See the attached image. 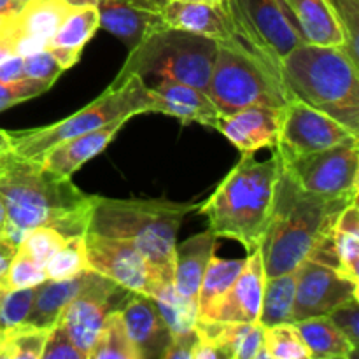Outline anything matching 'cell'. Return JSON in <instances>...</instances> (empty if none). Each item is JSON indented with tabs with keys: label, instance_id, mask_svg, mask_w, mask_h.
<instances>
[{
	"label": "cell",
	"instance_id": "cell-1",
	"mask_svg": "<svg viewBox=\"0 0 359 359\" xmlns=\"http://www.w3.org/2000/svg\"><path fill=\"white\" fill-rule=\"evenodd\" d=\"M0 196L7 212L6 235L18 245L25 231L37 226L56 228L67 238L84 235L93 205V196L72 179L11 149L0 156Z\"/></svg>",
	"mask_w": 359,
	"mask_h": 359
},
{
	"label": "cell",
	"instance_id": "cell-2",
	"mask_svg": "<svg viewBox=\"0 0 359 359\" xmlns=\"http://www.w3.org/2000/svg\"><path fill=\"white\" fill-rule=\"evenodd\" d=\"M354 200L358 198H330L304 191L280 161L272 216L259 244L265 279L294 272Z\"/></svg>",
	"mask_w": 359,
	"mask_h": 359
},
{
	"label": "cell",
	"instance_id": "cell-3",
	"mask_svg": "<svg viewBox=\"0 0 359 359\" xmlns=\"http://www.w3.org/2000/svg\"><path fill=\"white\" fill-rule=\"evenodd\" d=\"M279 172L280 156L276 149L265 161L242 154L212 195L198 203L209 230L217 238L241 242L248 252L258 249L272 216Z\"/></svg>",
	"mask_w": 359,
	"mask_h": 359
},
{
	"label": "cell",
	"instance_id": "cell-4",
	"mask_svg": "<svg viewBox=\"0 0 359 359\" xmlns=\"http://www.w3.org/2000/svg\"><path fill=\"white\" fill-rule=\"evenodd\" d=\"M342 48L302 42L279 62L291 98L326 112L359 133V74Z\"/></svg>",
	"mask_w": 359,
	"mask_h": 359
},
{
	"label": "cell",
	"instance_id": "cell-5",
	"mask_svg": "<svg viewBox=\"0 0 359 359\" xmlns=\"http://www.w3.org/2000/svg\"><path fill=\"white\" fill-rule=\"evenodd\" d=\"M198 203L168 200L105 198L93 195L86 231L135 245L146 258L174 276V251L182 221Z\"/></svg>",
	"mask_w": 359,
	"mask_h": 359
},
{
	"label": "cell",
	"instance_id": "cell-6",
	"mask_svg": "<svg viewBox=\"0 0 359 359\" xmlns=\"http://www.w3.org/2000/svg\"><path fill=\"white\" fill-rule=\"evenodd\" d=\"M146 112H154V95L142 77L137 74L116 77L100 97L76 114L48 126L7 132L9 147L18 156L41 160L46 151L62 140L102 128L118 119L128 121L133 116Z\"/></svg>",
	"mask_w": 359,
	"mask_h": 359
},
{
	"label": "cell",
	"instance_id": "cell-7",
	"mask_svg": "<svg viewBox=\"0 0 359 359\" xmlns=\"http://www.w3.org/2000/svg\"><path fill=\"white\" fill-rule=\"evenodd\" d=\"M217 49L212 39L165 27L130 49L118 77L137 74L146 84L168 79L207 91Z\"/></svg>",
	"mask_w": 359,
	"mask_h": 359
},
{
	"label": "cell",
	"instance_id": "cell-8",
	"mask_svg": "<svg viewBox=\"0 0 359 359\" xmlns=\"http://www.w3.org/2000/svg\"><path fill=\"white\" fill-rule=\"evenodd\" d=\"M205 93L221 116L252 105L286 107L291 98L279 74L269 65L251 53L221 44Z\"/></svg>",
	"mask_w": 359,
	"mask_h": 359
},
{
	"label": "cell",
	"instance_id": "cell-9",
	"mask_svg": "<svg viewBox=\"0 0 359 359\" xmlns=\"http://www.w3.org/2000/svg\"><path fill=\"white\" fill-rule=\"evenodd\" d=\"M242 46L280 76L279 62L304 42L283 0H228Z\"/></svg>",
	"mask_w": 359,
	"mask_h": 359
},
{
	"label": "cell",
	"instance_id": "cell-10",
	"mask_svg": "<svg viewBox=\"0 0 359 359\" xmlns=\"http://www.w3.org/2000/svg\"><path fill=\"white\" fill-rule=\"evenodd\" d=\"M88 266L132 293L154 298L174 276L142 255L133 244L84 231Z\"/></svg>",
	"mask_w": 359,
	"mask_h": 359
},
{
	"label": "cell",
	"instance_id": "cell-11",
	"mask_svg": "<svg viewBox=\"0 0 359 359\" xmlns=\"http://www.w3.org/2000/svg\"><path fill=\"white\" fill-rule=\"evenodd\" d=\"M280 161L304 191L330 198H358L359 144H342Z\"/></svg>",
	"mask_w": 359,
	"mask_h": 359
},
{
	"label": "cell",
	"instance_id": "cell-12",
	"mask_svg": "<svg viewBox=\"0 0 359 359\" xmlns=\"http://www.w3.org/2000/svg\"><path fill=\"white\" fill-rule=\"evenodd\" d=\"M359 133L326 112L311 107L298 98H290L284 109L283 125L276 147L283 160L330 149L342 144H358Z\"/></svg>",
	"mask_w": 359,
	"mask_h": 359
},
{
	"label": "cell",
	"instance_id": "cell-13",
	"mask_svg": "<svg viewBox=\"0 0 359 359\" xmlns=\"http://www.w3.org/2000/svg\"><path fill=\"white\" fill-rule=\"evenodd\" d=\"M132 291L125 290L114 280L90 270L84 286L69 302L58 323L67 330L77 349L88 359L91 346L111 312L121 311L123 305L132 297Z\"/></svg>",
	"mask_w": 359,
	"mask_h": 359
},
{
	"label": "cell",
	"instance_id": "cell-14",
	"mask_svg": "<svg viewBox=\"0 0 359 359\" xmlns=\"http://www.w3.org/2000/svg\"><path fill=\"white\" fill-rule=\"evenodd\" d=\"M77 4L79 0H27L16 14L0 21V39L20 56L46 49Z\"/></svg>",
	"mask_w": 359,
	"mask_h": 359
},
{
	"label": "cell",
	"instance_id": "cell-15",
	"mask_svg": "<svg viewBox=\"0 0 359 359\" xmlns=\"http://www.w3.org/2000/svg\"><path fill=\"white\" fill-rule=\"evenodd\" d=\"M359 298V284L339 270L304 259L297 269L293 323L326 316L339 305Z\"/></svg>",
	"mask_w": 359,
	"mask_h": 359
},
{
	"label": "cell",
	"instance_id": "cell-16",
	"mask_svg": "<svg viewBox=\"0 0 359 359\" xmlns=\"http://www.w3.org/2000/svg\"><path fill=\"white\" fill-rule=\"evenodd\" d=\"M100 28L121 39L128 49L165 28L161 6L167 0H93Z\"/></svg>",
	"mask_w": 359,
	"mask_h": 359
},
{
	"label": "cell",
	"instance_id": "cell-17",
	"mask_svg": "<svg viewBox=\"0 0 359 359\" xmlns=\"http://www.w3.org/2000/svg\"><path fill=\"white\" fill-rule=\"evenodd\" d=\"M161 16H163L167 27L191 32V34L212 39L221 46L248 51L235 34L228 7H217L202 2L167 0L161 6Z\"/></svg>",
	"mask_w": 359,
	"mask_h": 359
},
{
	"label": "cell",
	"instance_id": "cell-18",
	"mask_svg": "<svg viewBox=\"0 0 359 359\" xmlns=\"http://www.w3.org/2000/svg\"><path fill=\"white\" fill-rule=\"evenodd\" d=\"M286 107H252L241 109L233 114L221 116L216 130H219L242 154H255L259 149H272L279 139Z\"/></svg>",
	"mask_w": 359,
	"mask_h": 359
},
{
	"label": "cell",
	"instance_id": "cell-19",
	"mask_svg": "<svg viewBox=\"0 0 359 359\" xmlns=\"http://www.w3.org/2000/svg\"><path fill=\"white\" fill-rule=\"evenodd\" d=\"M119 312L140 359H161L172 344V333L161 318L154 298L133 293Z\"/></svg>",
	"mask_w": 359,
	"mask_h": 359
},
{
	"label": "cell",
	"instance_id": "cell-20",
	"mask_svg": "<svg viewBox=\"0 0 359 359\" xmlns=\"http://www.w3.org/2000/svg\"><path fill=\"white\" fill-rule=\"evenodd\" d=\"M263 287H265V269L258 248L248 252L237 280L221 300L212 321L258 323Z\"/></svg>",
	"mask_w": 359,
	"mask_h": 359
},
{
	"label": "cell",
	"instance_id": "cell-21",
	"mask_svg": "<svg viewBox=\"0 0 359 359\" xmlns=\"http://www.w3.org/2000/svg\"><path fill=\"white\" fill-rule=\"evenodd\" d=\"M154 95V112L174 116L182 123H200L216 128L219 111L205 91L177 81L161 79L147 84Z\"/></svg>",
	"mask_w": 359,
	"mask_h": 359
},
{
	"label": "cell",
	"instance_id": "cell-22",
	"mask_svg": "<svg viewBox=\"0 0 359 359\" xmlns=\"http://www.w3.org/2000/svg\"><path fill=\"white\" fill-rule=\"evenodd\" d=\"M125 125L126 119H118V121L109 123L102 128L62 140L56 146H53L51 149L46 151L39 161L46 168L56 172V174L72 177L74 172L79 170L91 158L100 154L114 140V137L118 135V132Z\"/></svg>",
	"mask_w": 359,
	"mask_h": 359
},
{
	"label": "cell",
	"instance_id": "cell-23",
	"mask_svg": "<svg viewBox=\"0 0 359 359\" xmlns=\"http://www.w3.org/2000/svg\"><path fill=\"white\" fill-rule=\"evenodd\" d=\"M307 44L335 46L346 51V32L332 0H283Z\"/></svg>",
	"mask_w": 359,
	"mask_h": 359
},
{
	"label": "cell",
	"instance_id": "cell-24",
	"mask_svg": "<svg viewBox=\"0 0 359 359\" xmlns=\"http://www.w3.org/2000/svg\"><path fill=\"white\" fill-rule=\"evenodd\" d=\"M198 339L212 344L226 359H269L263 344V326L259 323L198 321Z\"/></svg>",
	"mask_w": 359,
	"mask_h": 359
},
{
	"label": "cell",
	"instance_id": "cell-25",
	"mask_svg": "<svg viewBox=\"0 0 359 359\" xmlns=\"http://www.w3.org/2000/svg\"><path fill=\"white\" fill-rule=\"evenodd\" d=\"M217 237L210 230L193 235L174 251V287L182 298L196 304L202 277L216 252Z\"/></svg>",
	"mask_w": 359,
	"mask_h": 359
},
{
	"label": "cell",
	"instance_id": "cell-26",
	"mask_svg": "<svg viewBox=\"0 0 359 359\" xmlns=\"http://www.w3.org/2000/svg\"><path fill=\"white\" fill-rule=\"evenodd\" d=\"M98 28V9L93 0L77 4L76 9L60 25L46 49L55 56L63 70L70 69L79 62L84 46Z\"/></svg>",
	"mask_w": 359,
	"mask_h": 359
},
{
	"label": "cell",
	"instance_id": "cell-27",
	"mask_svg": "<svg viewBox=\"0 0 359 359\" xmlns=\"http://www.w3.org/2000/svg\"><path fill=\"white\" fill-rule=\"evenodd\" d=\"M88 272L90 270L76 277H70V279H46L44 283L35 286L30 314L25 323L39 326V328H53L58 323L60 316L65 311L69 302L84 286Z\"/></svg>",
	"mask_w": 359,
	"mask_h": 359
},
{
	"label": "cell",
	"instance_id": "cell-28",
	"mask_svg": "<svg viewBox=\"0 0 359 359\" xmlns=\"http://www.w3.org/2000/svg\"><path fill=\"white\" fill-rule=\"evenodd\" d=\"M294 326L311 353V359H351L356 356V347L342 335L328 316L294 321Z\"/></svg>",
	"mask_w": 359,
	"mask_h": 359
},
{
	"label": "cell",
	"instance_id": "cell-29",
	"mask_svg": "<svg viewBox=\"0 0 359 359\" xmlns=\"http://www.w3.org/2000/svg\"><path fill=\"white\" fill-rule=\"evenodd\" d=\"M244 259H223L216 255L209 262L205 273L202 277L198 290V300H196V314L198 321H212L217 307L224 294L230 291L233 283L237 280Z\"/></svg>",
	"mask_w": 359,
	"mask_h": 359
},
{
	"label": "cell",
	"instance_id": "cell-30",
	"mask_svg": "<svg viewBox=\"0 0 359 359\" xmlns=\"http://www.w3.org/2000/svg\"><path fill=\"white\" fill-rule=\"evenodd\" d=\"M154 302L158 305L161 318L167 323L168 330L172 333V342L188 344L195 346L196 344V304L186 300L175 291L174 283L167 284L161 287L160 293L154 297Z\"/></svg>",
	"mask_w": 359,
	"mask_h": 359
},
{
	"label": "cell",
	"instance_id": "cell-31",
	"mask_svg": "<svg viewBox=\"0 0 359 359\" xmlns=\"http://www.w3.org/2000/svg\"><path fill=\"white\" fill-rule=\"evenodd\" d=\"M294 291H297V270L265 279L258 318L259 325L273 326L280 323H293Z\"/></svg>",
	"mask_w": 359,
	"mask_h": 359
},
{
	"label": "cell",
	"instance_id": "cell-32",
	"mask_svg": "<svg viewBox=\"0 0 359 359\" xmlns=\"http://www.w3.org/2000/svg\"><path fill=\"white\" fill-rule=\"evenodd\" d=\"M333 242L339 256L340 270L346 277L359 284V207L351 202L339 214L333 226Z\"/></svg>",
	"mask_w": 359,
	"mask_h": 359
},
{
	"label": "cell",
	"instance_id": "cell-33",
	"mask_svg": "<svg viewBox=\"0 0 359 359\" xmlns=\"http://www.w3.org/2000/svg\"><path fill=\"white\" fill-rule=\"evenodd\" d=\"M88 359H140L139 351L130 340L121 312L116 311L105 318Z\"/></svg>",
	"mask_w": 359,
	"mask_h": 359
},
{
	"label": "cell",
	"instance_id": "cell-34",
	"mask_svg": "<svg viewBox=\"0 0 359 359\" xmlns=\"http://www.w3.org/2000/svg\"><path fill=\"white\" fill-rule=\"evenodd\" d=\"M51 328L23 325L2 332L0 359H42L46 340Z\"/></svg>",
	"mask_w": 359,
	"mask_h": 359
},
{
	"label": "cell",
	"instance_id": "cell-35",
	"mask_svg": "<svg viewBox=\"0 0 359 359\" xmlns=\"http://www.w3.org/2000/svg\"><path fill=\"white\" fill-rule=\"evenodd\" d=\"M263 344L269 359H311L294 323L263 326Z\"/></svg>",
	"mask_w": 359,
	"mask_h": 359
},
{
	"label": "cell",
	"instance_id": "cell-36",
	"mask_svg": "<svg viewBox=\"0 0 359 359\" xmlns=\"http://www.w3.org/2000/svg\"><path fill=\"white\" fill-rule=\"evenodd\" d=\"M48 279H70L90 270L86 258V244L84 235L67 238L65 244L48 259L44 265Z\"/></svg>",
	"mask_w": 359,
	"mask_h": 359
},
{
	"label": "cell",
	"instance_id": "cell-37",
	"mask_svg": "<svg viewBox=\"0 0 359 359\" xmlns=\"http://www.w3.org/2000/svg\"><path fill=\"white\" fill-rule=\"evenodd\" d=\"M35 287L4 290L0 293V332L23 325L30 314Z\"/></svg>",
	"mask_w": 359,
	"mask_h": 359
},
{
	"label": "cell",
	"instance_id": "cell-38",
	"mask_svg": "<svg viewBox=\"0 0 359 359\" xmlns=\"http://www.w3.org/2000/svg\"><path fill=\"white\" fill-rule=\"evenodd\" d=\"M48 279L44 265L35 262L21 245L11 262L9 272L6 279V290H23V287H35Z\"/></svg>",
	"mask_w": 359,
	"mask_h": 359
},
{
	"label": "cell",
	"instance_id": "cell-39",
	"mask_svg": "<svg viewBox=\"0 0 359 359\" xmlns=\"http://www.w3.org/2000/svg\"><path fill=\"white\" fill-rule=\"evenodd\" d=\"M67 242V237L51 226H37L25 231L20 245L41 265H46L48 259Z\"/></svg>",
	"mask_w": 359,
	"mask_h": 359
},
{
	"label": "cell",
	"instance_id": "cell-40",
	"mask_svg": "<svg viewBox=\"0 0 359 359\" xmlns=\"http://www.w3.org/2000/svg\"><path fill=\"white\" fill-rule=\"evenodd\" d=\"M49 88H51V84L28 79V77L21 81H14V83H2L0 81V112L13 107V105L21 104V102L30 100V98L46 93Z\"/></svg>",
	"mask_w": 359,
	"mask_h": 359
},
{
	"label": "cell",
	"instance_id": "cell-41",
	"mask_svg": "<svg viewBox=\"0 0 359 359\" xmlns=\"http://www.w3.org/2000/svg\"><path fill=\"white\" fill-rule=\"evenodd\" d=\"M23 70L28 79L42 81V83L55 84L60 74L63 72L62 65L55 60V56L48 49H41L32 55L23 56Z\"/></svg>",
	"mask_w": 359,
	"mask_h": 359
},
{
	"label": "cell",
	"instance_id": "cell-42",
	"mask_svg": "<svg viewBox=\"0 0 359 359\" xmlns=\"http://www.w3.org/2000/svg\"><path fill=\"white\" fill-rule=\"evenodd\" d=\"M42 359H86V356L77 349L67 330L56 323L46 340Z\"/></svg>",
	"mask_w": 359,
	"mask_h": 359
},
{
	"label": "cell",
	"instance_id": "cell-43",
	"mask_svg": "<svg viewBox=\"0 0 359 359\" xmlns=\"http://www.w3.org/2000/svg\"><path fill=\"white\" fill-rule=\"evenodd\" d=\"M328 316L342 335L358 349L359 346V298L346 302L333 309Z\"/></svg>",
	"mask_w": 359,
	"mask_h": 359
},
{
	"label": "cell",
	"instance_id": "cell-44",
	"mask_svg": "<svg viewBox=\"0 0 359 359\" xmlns=\"http://www.w3.org/2000/svg\"><path fill=\"white\" fill-rule=\"evenodd\" d=\"M23 56L11 55L9 58L0 63V81L2 83H14V81L25 79Z\"/></svg>",
	"mask_w": 359,
	"mask_h": 359
},
{
	"label": "cell",
	"instance_id": "cell-45",
	"mask_svg": "<svg viewBox=\"0 0 359 359\" xmlns=\"http://www.w3.org/2000/svg\"><path fill=\"white\" fill-rule=\"evenodd\" d=\"M18 251V244L7 235L0 237V286L6 287L7 272H9L11 262Z\"/></svg>",
	"mask_w": 359,
	"mask_h": 359
},
{
	"label": "cell",
	"instance_id": "cell-46",
	"mask_svg": "<svg viewBox=\"0 0 359 359\" xmlns=\"http://www.w3.org/2000/svg\"><path fill=\"white\" fill-rule=\"evenodd\" d=\"M23 4L20 0H0V18H7L16 14Z\"/></svg>",
	"mask_w": 359,
	"mask_h": 359
},
{
	"label": "cell",
	"instance_id": "cell-47",
	"mask_svg": "<svg viewBox=\"0 0 359 359\" xmlns=\"http://www.w3.org/2000/svg\"><path fill=\"white\" fill-rule=\"evenodd\" d=\"M7 231V212H6V205H4V200L0 196V237L6 235Z\"/></svg>",
	"mask_w": 359,
	"mask_h": 359
},
{
	"label": "cell",
	"instance_id": "cell-48",
	"mask_svg": "<svg viewBox=\"0 0 359 359\" xmlns=\"http://www.w3.org/2000/svg\"><path fill=\"white\" fill-rule=\"evenodd\" d=\"M9 149H11V147H9V135H7L6 130L0 128V156H2V154H6Z\"/></svg>",
	"mask_w": 359,
	"mask_h": 359
},
{
	"label": "cell",
	"instance_id": "cell-49",
	"mask_svg": "<svg viewBox=\"0 0 359 359\" xmlns=\"http://www.w3.org/2000/svg\"><path fill=\"white\" fill-rule=\"evenodd\" d=\"M11 55H14L13 49H11V46L0 39V63H2L6 58H9Z\"/></svg>",
	"mask_w": 359,
	"mask_h": 359
},
{
	"label": "cell",
	"instance_id": "cell-50",
	"mask_svg": "<svg viewBox=\"0 0 359 359\" xmlns=\"http://www.w3.org/2000/svg\"><path fill=\"white\" fill-rule=\"evenodd\" d=\"M182 2H202V4H210V6H217V7H228V0H182Z\"/></svg>",
	"mask_w": 359,
	"mask_h": 359
},
{
	"label": "cell",
	"instance_id": "cell-51",
	"mask_svg": "<svg viewBox=\"0 0 359 359\" xmlns=\"http://www.w3.org/2000/svg\"><path fill=\"white\" fill-rule=\"evenodd\" d=\"M4 290H6V287H4V286H0V293H2V291H4Z\"/></svg>",
	"mask_w": 359,
	"mask_h": 359
},
{
	"label": "cell",
	"instance_id": "cell-52",
	"mask_svg": "<svg viewBox=\"0 0 359 359\" xmlns=\"http://www.w3.org/2000/svg\"><path fill=\"white\" fill-rule=\"evenodd\" d=\"M20 2H21V4H25V2H27V0H20Z\"/></svg>",
	"mask_w": 359,
	"mask_h": 359
},
{
	"label": "cell",
	"instance_id": "cell-53",
	"mask_svg": "<svg viewBox=\"0 0 359 359\" xmlns=\"http://www.w3.org/2000/svg\"><path fill=\"white\" fill-rule=\"evenodd\" d=\"M4 20V18H0V21H2Z\"/></svg>",
	"mask_w": 359,
	"mask_h": 359
}]
</instances>
